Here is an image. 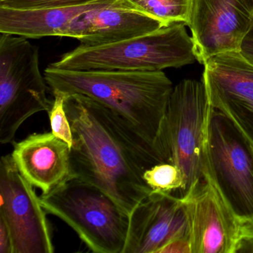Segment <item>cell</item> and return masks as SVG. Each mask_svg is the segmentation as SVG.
Masks as SVG:
<instances>
[{
  "instance_id": "cell-2",
  "label": "cell",
  "mask_w": 253,
  "mask_h": 253,
  "mask_svg": "<svg viewBox=\"0 0 253 253\" xmlns=\"http://www.w3.org/2000/svg\"><path fill=\"white\" fill-rule=\"evenodd\" d=\"M44 77L51 91L83 94L109 108L161 155L158 143L174 88L162 71H70L48 66Z\"/></svg>"
},
{
  "instance_id": "cell-21",
  "label": "cell",
  "mask_w": 253,
  "mask_h": 253,
  "mask_svg": "<svg viewBox=\"0 0 253 253\" xmlns=\"http://www.w3.org/2000/svg\"><path fill=\"white\" fill-rule=\"evenodd\" d=\"M158 253H192L189 235L174 238L162 247Z\"/></svg>"
},
{
  "instance_id": "cell-8",
  "label": "cell",
  "mask_w": 253,
  "mask_h": 253,
  "mask_svg": "<svg viewBox=\"0 0 253 253\" xmlns=\"http://www.w3.org/2000/svg\"><path fill=\"white\" fill-rule=\"evenodd\" d=\"M34 186L11 154L0 161V217L9 229L13 253H53L51 229Z\"/></svg>"
},
{
  "instance_id": "cell-11",
  "label": "cell",
  "mask_w": 253,
  "mask_h": 253,
  "mask_svg": "<svg viewBox=\"0 0 253 253\" xmlns=\"http://www.w3.org/2000/svg\"><path fill=\"white\" fill-rule=\"evenodd\" d=\"M204 66L201 81L210 106L253 143V65L232 51L214 56Z\"/></svg>"
},
{
  "instance_id": "cell-22",
  "label": "cell",
  "mask_w": 253,
  "mask_h": 253,
  "mask_svg": "<svg viewBox=\"0 0 253 253\" xmlns=\"http://www.w3.org/2000/svg\"><path fill=\"white\" fill-rule=\"evenodd\" d=\"M0 253H13L11 233L2 217H0Z\"/></svg>"
},
{
  "instance_id": "cell-16",
  "label": "cell",
  "mask_w": 253,
  "mask_h": 253,
  "mask_svg": "<svg viewBox=\"0 0 253 253\" xmlns=\"http://www.w3.org/2000/svg\"><path fill=\"white\" fill-rule=\"evenodd\" d=\"M193 0H117L121 6L139 11L159 20L165 26L187 25Z\"/></svg>"
},
{
  "instance_id": "cell-14",
  "label": "cell",
  "mask_w": 253,
  "mask_h": 253,
  "mask_svg": "<svg viewBox=\"0 0 253 253\" xmlns=\"http://www.w3.org/2000/svg\"><path fill=\"white\" fill-rule=\"evenodd\" d=\"M13 144L11 155L19 171L42 194L72 177L70 146L51 131L33 133Z\"/></svg>"
},
{
  "instance_id": "cell-18",
  "label": "cell",
  "mask_w": 253,
  "mask_h": 253,
  "mask_svg": "<svg viewBox=\"0 0 253 253\" xmlns=\"http://www.w3.org/2000/svg\"><path fill=\"white\" fill-rule=\"evenodd\" d=\"M54 96L51 109L48 111L51 132L68 143L73 145V133L69 118L65 109V95L59 91H51Z\"/></svg>"
},
{
  "instance_id": "cell-7",
  "label": "cell",
  "mask_w": 253,
  "mask_h": 253,
  "mask_svg": "<svg viewBox=\"0 0 253 253\" xmlns=\"http://www.w3.org/2000/svg\"><path fill=\"white\" fill-rule=\"evenodd\" d=\"M210 104L202 81L183 80L173 88L160 136L166 163L180 169L186 193L203 177L206 126Z\"/></svg>"
},
{
  "instance_id": "cell-23",
  "label": "cell",
  "mask_w": 253,
  "mask_h": 253,
  "mask_svg": "<svg viewBox=\"0 0 253 253\" xmlns=\"http://www.w3.org/2000/svg\"><path fill=\"white\" fill-rule=\"evenodd\" d=\"M238 52L249 63L253 65V23L250 30L244 37V40L240 45Z\"/></svg>"
},
{
  "instance_id": "cell-24",
  "label": "cell",
  "mask_w": 253,
  "mask_h": 253,
  "mask_svg": "<svg viewBox=\"0 0 253 253\" xmlns=\"http://www.w3.org/2000/svg\"><path fill=\"white\" fill-rule=\"evenodd\" d=\"M4 0H0V2H3Z\"/></svg>"
},
{
  "instance_id": "cell-1",
  "label": "cell",
  "mask_w": 253,
  "mask_h": 253,
  "mask_svg": "<svg viewBox=\"0 0 253 253\" xmlns=\"http://www.w3.org/2000/svg\"><path fill=\"white\" fill-rule=\"evenodd\" d=\"M64 95L72 177L101 189L129 216L152 191L143 173L164 158L109 108L83 94Z\"/></svg>"
},
{
  "instance_id": "cell-10",
  "label": "cell",
  "mask_w": 253,
  "mask_h": 253,
  "mask_svg": "<svg viewBox=\"0 0 253 253\" xmlns=\"http://www.w3.org/2000/svg\"><path fill=\"white\" fill-rule=\"evenodd\" d=\"M253 23V0H193L187 26L197 60L238 51Z\"/></svg>"
},
{
  "instance_id": "cell-19",
  "label": "cell",
  "mask_w": 253,
  "mask_h": 253,
  "mask_svg": "<svg viewBox=\"0 0 253 253\" xmlns=\"http://www.w3.org/2000/svg\"><path fill=\"white\" fill-rule=\"evenodd\" d=\"M100 0H4L0 6L18 9L32 8H63L86 5Z\"/></svg>"
},
{
  "instance_id": "cell-13",
  "label": "cell",
  "mask_w": 253,
  "mask_h": 253,
  "mask_svg": "<svg viewBox=\"0 0 253 253\" xmlns=\"http://www.w3.org/2000/svg\"><path fill=\"white\" fill-rule=\"evenodd\" d=\"M159 20L115 2L86 11L72 20L60 37L75 38L85 46L132 39L164 27Z\"/></svg>"
},
{
  "instance_id": "cell-3",
  "label": "cell",
  "mask_w": 253,
  "mask_h": 253,
  "mask_svg": "<svg viewBox=\"0 0 253 253\" xmlns=\"http://www.w3.org/2000/svg\"><path fill=\"white\" fill-rule=\"evenodd\" d=\"M185 23H176L132 39L108 45H80L49 65L70 71L156 72L197 60Z\"/></svg>"
},
{
  "instance_id": "cell-5",
  "label": "cell",
  "mask_w": 253,
  "mask_h": 253,
  "mask_svg": "<svg viewBox=\"0 0 253 253\" xmlns=\"http://www.w3.org/2000/svg\"><path fill=\"white\" fill-rule=\"evenodd\" d=\"M0 143H14L25 121L50 110L39 50L27 38L0 33Z\"/></svg>"
},
{
  "instance_id": "cell-9",
  "label": "cell",
  "mask_w": 253,
  "mask_h": 253,
  "mask_svg": "<svg viewBox=\"0 0 253 253\" xmlns=\"http://www.w3.org/2000/svg\"><path fill=\"white\" fill-rule=\"evenodd\" d=\"M187 217L192 253H236L240 220L208 177L180 197Z\"/></svg>"
},
{
  "instance_id": "cell-20",
  "label": "cell",
  "mask_w": 253,
  "mask_h": 253,
  "mask_svg": "<svg viewBox=\"0 0 253 253\" xmlns=\"http://www.w3.org/2000/svg\"><path fill=\"white\" fill-rule=\"evenodd\" d=\"M240 235L237 253H253V217L240 220Z\"/></svg>"
},
{
  "instance_id": "cell-6",
  "label": "cell",
  "mask_w": 253,
  "mask_h": 253,
  "mask_svg": "<svg viewBox=\"0 0 253 253\" xmlns=\"http://www.w3.org/2000/svg\"><path fill=\"white\" fill-rule=\"evenodd\" d=\"M205 174L240 220L253 217V143L210 106L204 148Z\"/></svg>"
},
{
  "instance_id": "cell-15",
  "label": "cell",
  "mask_w": 253,
  "mask_h": 253,
  "mask_svg": "<svg viewBox=\"0 0 253 253\" xmlns=\"http://www.w3.org/2000/svg\"><path fill=\"white\" fill-rule=\"evenodd\" d=\"M116 1L100 0L78 6L32 9L0 6V33L17 35L27 39L60 37L63 29L75 17Z\"/></svg>"
},
{
  "instance_id": "cell-17",
  "label": "cell",
  "mask_w": 253,
  "mask_h": 253,
  "mask_svg": "<svg viewBox=\"0 0 253 253\" xmlns=\"http://www.w3.org/2000/svg\"><path fill=\"white\" fill-rule=\"evenodd\" d=\"M143 179L152 191L168 192L179 190L183 193L185 180L178 167L170 163H161L148 169Z\"/></svg>"
},
{
  "instance_id": "cell-12",
  "label": "cell",
  "mask_w": 253,
  "mask_h": 253,
  "mask_svg": "<svg viewBox=\"0 0 253 253\" xmlns=\"http://www.w3.org/2000/svg\"><path fill=\"white\" fill-rule=\"evenodd\" d=\"M189 235L181 198L152 191L129 214L122 253H158L174 238Z\"/></svg>"
},
{
  "instance_id": "cell-4",
  "label": "cell",
  "mask_w": 253,
  "mask_h": 253,
  "mask_svg": "<svg viewBox=\"0 0 253 253\" xmlns=\"http://www.w3.org/2000/svg\"><path fill=\"white\" fill-rule=\"evenodd\" d=\"M40 200L47 214L67 223L93 253H123L129 216L101 189L72 177Z\"/></svg>"
}]
</instances>
